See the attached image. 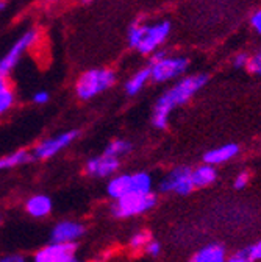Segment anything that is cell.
Segmentation results:
<instances>
[{"label":"cell","instance_id":"22","mask_svg":"<svg viewBox=\"0 0 261 262\" xmlns=\"http://www.w3.org/2000/svg\"><path fill=\"white\" fill-rule=\"evenodd\" d=\"M152 234L147 231V229H139V231L133 233L132 237L128 239V248L132 250L133 253H139L144 251L146 245L152 241Z\"/></svg>","mask_w":261,"mask_h":262},{"label":"cell","instance_id":"13","mask_svg":"<svg viewBox=\"0 0 261 262\" xmlns=\"http://www.w3.org/2000/svg\"><path fill=\"white\" fill-rule=\"evenodd\" d=\"M228 251L219 242H210L195 250L188 262H225Z\"/></svg>","mask_w":261,"mask_h":262},{"label":"cell","instance_id":"21","mask_svg":"<svg viewBox=\"0 0 261 262\" xmlns=\"http://www.w3.org/2000/svg\"><path fill=\"white\" fill-rule=\"evenodd\" d=\"M132 150H133V145H132V142H130V141H125V139H114V141H111V142L105 147L104 155H105V156H111V158L121 159L122 156L128 155Z\"/></svg>","mask_w":261,"mask_h":262},{"label":"cell","instance_id":"19","mask_svg":"<svg viewBox=\"0 0 261 262\" xmlns=\"http://www.w3.org/2000/svg\"><path fill=\"white\" fill-rule=\"evenodd\" d=\"M150 80H152L150 78V69L144 68V69L138 71L136 74H133L132 77L128 78V81L125 83V92L128 95H136V94H139L146 88V84Z\"/></svg>","mask_w":261,"mask_h":262},{"label":"cell","instance_id":"33","mask_svg":"<svg viewBox=\"0 0 261 262\" xmlns=\"http://www.w3.org/2000/svg\"><path fill=\"white\" fill-rule=\"evenodd\" d=\"M5 8V2H2V0H0V11H2Z\"/></svg>","mask_w":261,"mask_h":262},{"label":"cell","instance_id":"23","mask_svg":"<svg viewBox=\"0 0 261 262\" xmlns=\"http://www.w3.org/2000/svg\"><path fill=\"white\" fill-rule=\"evenodd\" d=\"M250 74L253 75H259L261 77V50H258L256 53H253L249 58V64L246 68Z\"/></svg>","mask_w":261,"mask_h":262},{"label":"cell","instance_id":"7","mask_svg":"<svg viewBox=\"0 0 261 262\" xmlns=\"http://www.w3.org/2000/svg\"><path fill=\"white\" fill-rule=\"evenodd\" d=\"M171 33V22L159 20L152 25L143 27V36L138 46V52L143 55H152L155 53L163 44L166 42L168 36Z\"/></svg>","mask_w":261,"mask_h":262},{"label":"cell","instance_id":"20","mask_svg":"<svg viewBox=\"0 0 261 262\" xmlns=\"http://www.w3.org/2000/svg\"><path fill=\"white\" fill-rule=\"evenodd\" d=\"M132 189L133 193L146 195L153 192V180L147 172H136L132 173Z\"/></svg>","mask_w":261,"mask_h":262},{"label":"cell","instance_id":"6","mask_svg":"<svg viewBox=\"0 0 261 262\" xmlns=\"http://www.w3.org/2000/svg\"><path fill=\"white\" fill-rule=\"evenodd\" d=\"M192 169L188 166H177L174 167L165 178H163L158 184L159 192L163 193H175L180 196H186L194 190L192 184V177H191Z\"/></svg>","mask_w":261,"mask_h":262},{"label":"cell","instance_id":"9","mask_svg":"<svg viewBox=\"0 0 261 262\" xmlns=\"http://www.w3.org/2000/svg\"><path fill=\"white\" fill-rule=\"evenodd\" d=\"M75 244H49L33 254V262H68L75 257Z\"/></svg>","mask_w":261,"mask_h":262},{"label":"cell","instance_id":"14","mask_svg":"<svg viewBox=\"0 0 261 262\" xmlns=\"http://www.w3.org/2000/svg\"><path fill=\"white\" fill-rule=\"evenodd\" d=\"M52 209H53V202L49 195H44V193L31 195L25 202L27 214L35 219H46L47 215H50Z\"/></svg>","mask_w":261,"mask_h":262},{"label":"cell","instance_id":"15","mask_svg":"<svg viewBox=\"0 0 261 262\" xmlns=\"http://www.w3.org/2000/svg\"><path fill=\"white\" fill-rule=\"evenodd\" d=\"M107 193L111 200L117 202L124 196L133 193L132 189V175H127V173H121V175H114L111 177V180L107 184Z\"/></svg>","mask_w":261,"mask_h":262},{"label":"cell","instance_id":"34","mask_svg":"<svg viewBox=\"0 0 261 262\" xmlns=\"http://www.w3.org/2000/svg\"><path fill=\"white\" fill-rule=\"evenodd\" d=\"M82 2H83V4H88V2H91V0H82Z\"/></svg>","mask_w":261,"mask_h":262},{"label":"cell","instance_id":"28","mask_svg":"<svg viewBox=\"0 0 261 262\" xmlns=\"http://www.w3.org/2000/svg\"><path fill=\"white\" fill-rule=\"evenodd\" d=\"M249 55L246 52H239L235 58H233V66L235 68H247V64H249Z\"/></svg>","mask_w":261,"mask_h":262},{"label":"cell","instance_id":"17","mask_svg":"<svg viewBox=\"0 0 261 262\" xmlns=\"http://www.w3.org/2000/svg\"><path fill=\"white\" fill-rule=\"evenodd\" d=\"M16 102V94L8 77L0 75V117L7 114Z\"/></svg>","mask_w":261,"mask_h":262},{"label":"cell","instance_id":"3","mask_svg":"<svg viewBox=\"0 0 261 262\" xmlns=\"http://www.w3.org/2000/svg\"><path fill=\"white\" fill-rule=\"evenodd\" d=\"M116 83V74L107 68H97L83 72L75 83V94L80 100H91L110 89Z\"/></svg>","mask_w":261,"mask_h":262},{"label":"cell","instance_id":"4","mask_svg":"<svg viewBox=\"0 0 261 262\" xmlns=\"http://www.w3.org/2000/svg\"><path fill=\"white\" fill-rule=\"evenodd\" d=\"M158 203V196L155 192L139 195V193H130L124 199L117 200L111 206V212L117 219H132L143 215L152 211Z\"/></svg>","mask_w":261,"mask_h":262},{"label":"cell","instance_id":"29","mask_svg":"<svg viewBox=\"0 0 261 262\" xmlns=\"http://www.w3.org/2000/svg\"><path fill=\"white\" fill-rule=\"evenodd\" d=\"M250 25H252V28L258 33V35H261V10H256V11L250 16Z\"/></svg>","mask_w":261,"mask_h":262},{"label":"cell","instance_id":"37","mask_svg":"<svg viewBox=\"0 0 261 262\" xmlns=\"http://www.w3.org/2000/svg\"><path fill=\"white\" fill-rule=\"evenodd\" d=\"M0 220H2V217H0Z\"/></svg>","mask_w":261,"mask_h":262},{"label":"cell","instance_id":"8","mask_svg":"<svg viewBox=\"0 0 261 262\" xmlns=\"http://www.w3.org/2000/svg\"><path fill=\"white\" fill-rule=\"evenodd\" d=\"M80 136L78 129H69L64 131V133H59L53 138H47L44 141H41L35 150H33V158L35 159H49L56 156L59 151H63L64 148H68L77 138Z\"/></svg>","mask_w":261,"mask_h":262},{"label":"cell","instance_id":"31","mask_svg":"<svg viewBox=\"0 0 261 262\" xmlns=\"http://www.w3.org/2000/svg\"><path fill=\"white\" fill-rule=\"evenodd\" d=\"M0 262H27V259L22 254H7L0 257Z\"/></svg>","mask_w":261,"mask_h":262},{"label":"cell","instance_id":"30","mask_svg":"<svg viewBox=\"0 0 261 262\" xmlns=\"http://www.w3.org/2000/svg\"><path fill=\"white\" fill-rule=\"evenodd\" d=\"M49 100H50V94L47 91H38L33 95V102L38 103V105H46Z\"/></svg>","mask_w":261,"mask_h":262},{"label":"cell","instance_id":"25","mask_svg":"<svg viewBox=\"0 0 261 262\" xmlns=\"http://www.w3.org/2000/svg\"><path fill=\"white\" fill-rule=\"evenodd\" d=\"M225 262H253V260L250 259L247 250L246 248H241V250H236V251L228 254Z\"/></svg>","mask_w":261,"mask_h":262},{"label":"cell","instance_id":"1","mask_svg":"<svg viewBox=\"0 0 261 262\" xmlns=\"http://www.w3.org/2000/svg\"><path fill=\"white\" fill-rule=\"evenodd\" d=\"M207 83H208L207 74H195V75L178 78L175 84L163 92L156 100L152 114V125L156 129L168 128L172 111L178 106L186 105Z\"/></svg>","mask_w":261,"mask_h":262},{"label":"cell","instance_id":"35","mask_svg":"<svg viewBox=\"0 0 261 262\" xmlns=\"http://www.w3.org/2000/svg\"><path fill=\"white\" fill-rule=\"evenodd\" d=\"M92 262H104V260H102V259H101V260H97V259H95V260H92Z\"/></svg>","mask_w":261,"mask_h":262},{"label":"cell","instance_id":"36","mask_svg":"<svg viewBox=\"0 0 261 262\" xmlns=\"http://www.w3.org/2000/svg\"><path fill=\"white\" fill-rule=\"evenodd\" d=\"M49 2H58V0H49Z\"/></svg>","mask_w":261,"mask_h":262},{"label":"cell","instance_id":"12","mask_svg":"<svg viewBox=\"0 0 261 262\" xmlns=\"http://www.w3.org/2000/svg\"><path fill=\"white\" fill-rule=\"evenodd\" d=\"M241 148L238 144L235 142H227V144H222V145H217L214 148H210L208 151L204 153V158L202 161L205 164H210V166H222V164H227L230 162L232 159H235L238 155H239Z\"/></svg>","mask_w":261,"mask_h":262},{"label":"cell","instance_id":"16","mask_svg":"<svg viewBox=\"0 0 261 262\" xmlns=\"http://www.w3.org/2000/svg\"><path fill=\"white\" fill-rule=\"evenodd\" d=\"M217 175H219L217 167L202 162L200 166L194 167L192 172H191L194 189H207V187L213 186L217 181Z\"/></svg>","mask_w":261,"mask_h":262},{"label":"cell","instance_id":"2","mask_svg":"<svg viewBox=\"0 0 261 262\" xmlns=\"http://www.w3.org/2000/svg\"><path fill=\"white\" fill-rule=\"evenodd\" d=\"M189 68L186 56H169L163 50L150 55V78L156 83H168L180 78Z\"/></svg>","mask_w":261,"mask_h":262},{"label":"cell","instance_id":"10","mask_svg":"<svg viewBox=\"0 0 261 262\" xmlns=\"http://www.w3.org/2000/svg\"><path fill=\"white\" fill-rule=\"evenodd\" d=\"M121 169V161L117 158L105 156L104 153L101 156H94L86 161L85 164V172L89 177L95 178H107L114 177Z\"/></svg>","mask_w":261,"mask_h":262},{"label":"cell","instance_id":"5","mask_svg":"<svg viewBox=\"0 0 261 262\" xmlns=\"http://www.w3.org/2000/svg\"><path fill=\"white\" fill-rule=\"evenodd\" d=\"M39 39V31L31 28V30H27L24 35L10 47V50L0 58V75L4 77H8V74L16 68V66L19 64L22 55L33 47Z\"/></svg>","mask_w":261,"mask_h":262},{"label":"cell","instance_id":"11","mask_svg":"<svg viewBox=\"0 0 261 262\" xmlns=\"http://www.w3.org/2000/svg\"><path fill=\"white\" fill-rule=\"evenodd\" d=\"M85 231L86 229L80 222L63 220L53 226L50 239L53 244H75L85 234Z\"/></svg>","mask_w":261,"mask_h":262},{"label":"cell","instance_id":"26","mask_svg":"<svg viewBox=\"0 0 261 262\" xmlns=\"http://www.w3.org/2000/svg\"><path fill=\"white\" fill-rule=\"evenodd\" d=\"M246 250L253 262H261V237L253 244H250L249 247H246Z\"/></svg>","mask_w":261,"mask_h":262},{"label":"cell","instance_id":"32","mask_svg":"<svg viewBox=\"0 0 261 262\" xmlns=\"http://www.w3.org/2000/svg\"><path fill=\"white\" fill-rule=\"evenodd\" d=\"M68 262H83V260H80V259H77V257H72V259L68 260Z\"/></svg>","mask_w":261,"mask_h":262},{"label":"cell","instance_id":"27","mask_svg":"<svg viewBox=\"0 0 261 262\" xmlns=\"http://www.w3.org/2000/svg\"><path fill=\"white\" fill-rule=\"evenodd\" d=\"M161 251H163V247H161V244H159L158 241H155V239H152V241L146 245V248H144V253H146L147 256H150V257H158V256L161 254Z\"/></svg>","mask_w":261,"mask_h":262},{"label":"cell","instance_id":"18","mask_svg":"<svg viewBox=\"0 0 261 262\" xmlns=\"http://www.w3.org/2000/svg\"><path fill=\"white\" fill-rule=\"evenodd\" d=\"M33 159H35L33 158V153H30L27 150L13 151V153H10L7 156L0 158V172L10 170V169L19 167V166H24V164H28V162H31Z\"/></svg>","mask_w":261,"mask_h":262},{"label":"cell","instance_id":"24","mask_svg":"<svg viewBox=\"0 0 261 262\" xmlns=\"http://www.w3.org/2000/svg\"><path fill=\"white\" fill-rule=\"evenodd\" d=\"M250 183V172L247 170H241L239 173H236V177L233 178V187L236 190H243L249 186Z\"/></svg>","mask_w":261,"mask_h":262}]
</instances>
